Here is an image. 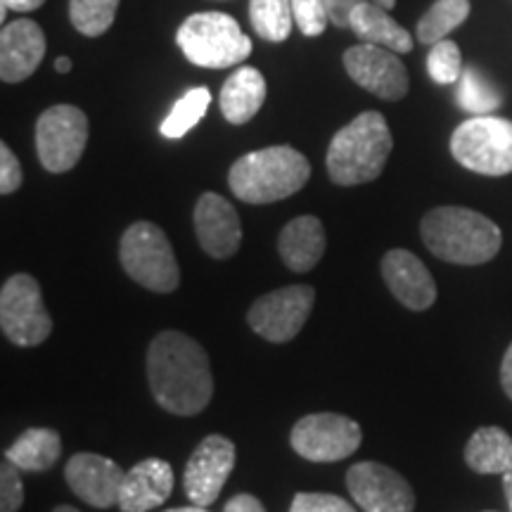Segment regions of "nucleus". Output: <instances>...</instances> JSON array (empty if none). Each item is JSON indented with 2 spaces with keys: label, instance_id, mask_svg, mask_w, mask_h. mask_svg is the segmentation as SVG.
Returning a JSON list of instances; mask_svg holds the SVG:
<instances>
[{
  "label": "nucleus",
  "instance_id": "nucleus-1",
  "mask_svg": "<svg viewBox=\"0 0 512 512\" xmlns=\"http://www.w3.org/2000/svg\"><path fill=\"white\" fill-rule=\"evenodd\" d=\"M147 382L164 411L190 418L202 413L214 396V375L200 342L176 330H164L147 349Z\"/></svg>",
  "mask_w": 512,
  "mask_h": 512
},
{
  "label": "nucleus",
  "instance_id": "nucleus-2",
  "mask_svg": "<svg viewBox=\"0 0 512 512\" xmlns=\"http://www.w3.org/2000/svg\"><path fill=\"white\" fill-rule=\"evenodd\" d=\"M422 242L441 261L479 266L501 252L503 233L494 221L465 207H437L420 223Z\"/></svg>",
  "mask_w": 512,
  "mask_h": 512
},
{
  "label": "nucleus",
  "instance_id": "nucleus-3",
  "mask_svg": "<svg viewBox=\"0 0 512 512\" xmlns=\"http://www.w3.org/2000/svg\"><path fill=\"white\" fill-rule=\"evenodd\" d=\"M392 131L380 112H363L342 126L328 147V176L332 183L351 185L370 183L380 178L392 155Z\"/></svg>",
  "mask_w": 512,
  "mask_h": 512
},
{
  "label": "nucleus",
  "instance_id": "nucleus-4",
  "mask_svg": "<svg viewBox=\"0 0 512 512\" xmlns=\"http://www.w3.org/2000/svg\"><path fill=\"white\" fill-rule=\"evenodd\" d=\"M311 164L290 145L254 150L230 166L228 185L247 204H271L292 197L309 183Z\"/></svg>",
  "mask_w": 512,
  "mask_h": 512
},
{
  "label": "nucleus",
  "instance_id": "nucleus-5",
  "mask_svg": "<svg viewBox=\"0 0 512 512\" xmlns=\"http://www.w3.org/2000/svg\"><path fill=\"white\" fill-rule=\"evenodd\" d=\"M176 43L188 62L204 69L235 67L252 55V38L226 12L190 15L178 29Z\"/></svg>",
  "mask_w": 512,
  "mask_h": 512
},
{
  "label": "nucleus",
  "instance_id": "nucleus-6",
  "mask_svg": "<svg viewBox=\"0 0 512 512\" xmlns=\"http://www.w3.org/2000/svg\"><path fill=\"white\" fill-rule=\"evenodd\" d=\"M119 261L126 275L150 292L169 294L181 285L174 247L166 233L150 221H136L121 235Z\"/></svg>",
  "mask_w": 512,
  "mask_h": 512
},
{
  "label": "nucleus",
  "instance_id": "nucleus-7",
  "mask_svg": "<svg viewBox=\"0 0 512 512\" xmlns=\"http://www.w3.org/2000/svg\"><path fill=\"white\" fill-rule=\"evenodd\" d=\"M451 155L475 174H512V121L491 114L465 119L451 136Z\"/></svg>",
  "mask_w": 512,
  "mask_h": 512
},
{
  "label": "nucleus",
  "instance_id": "nucleus-8",
  "mask_svg": "<svg viewBox=\"0 0 512 512\" xmlns=\"http://www.w3.org/2000/svg\"><path fill=\"white\" fill-rule=\"evenodd\" d=\"M0 328L17 347H38L53 332V318L43 302L41 285L29 273L5 280L0 290Z\"/></svg>",
  "mask_w": 512,
  "mask_h": 512
},
{
  "label": "nucleus",
  "instance_id": "nucleus-9",
  "mask_svg": "<svg viewBox=\"0 0 512 512\" xmlns=\"http://www.w3.org/2000/svg\"><path fill=\"white\" fill-rule=\"evenodd\" d=\"M88 145V119L79 107L55 105L36 121V155L50 174L72 171Z\"/></svg>",
  "mask_w": 512,
  "mask_h": 512
},
{
  "label": "nucleus",
  "instance_id": "nucleus-10",
  "mask_svg": "<svg viewBox=\"0 0 512 512\" xmlns=\"http://www.w3.org/2000/svg\"><path fill=\"white\" fill-rule=\"evenodd\" d=\"M363 441L356 420L339 413H311L294 422L290 444L311 463H339L354 456Z\"/></svg>",
  "mask_w": 512,
  "mask_h": 512
},
{
  "label": "nucleus",
  "instance_id": "nucleus-11",
  "mask_svg": "<svg viewBox=\"0 0 512 512\" xmlns=\"http://www.w3.org/2000/svg\"><path fill=\"white\" fill-rule=\"evenodd\" d=\"M316 290L311 285H287L259 297L247 313V323L256 335L273 344L290 342L309 320Z\"/></svg>",
  "mask_w": 512,
  "mask_h": 512
},
{
  "label": "nucleus",
  "instance_id": "nucleus-12",
  "mask_svg": "<svg viewBox=\"0 0 512 512\" xmlns=\"http://www.w3.org/2000/svg\"><path fill=\"white\" fill-rule=\"evenodd\" d=\"M347 489L363 512H413L415 494L399 472L382 463H356L347 472Z\"/></svg>",
  "mask_w": 512,
  "mask_h": 512
},
{
  "label": "nucleus",
  "instance_id": "nucleus-13",
  "mask_svg": "<svg viewBox=\"0 0 512 512\" xmlns=\"http://www.w3.org/2000/svg\"><path fill=\"white\" fill-rule=\"evenodd\" d=\"M344 69L363 91L373 93L375 98L396 102L408 93V72L403 67L399 53L373 46V43H358L344 53Z\"/></svg>",
  "mask_w": 512,
  "mask_h": 512
},
{
  "label": "nucleus",
  "instance_id": "nucleus-14",
  "mask_svg": "<svg viewBox=\"0 0 512 512\" xmlns=\"http://www.w3.org/2000/svg\"><path fill=\"white\" fill-rule=\"evenodd\" d=\"M235 467V444L221 434H209L192 451L183 472L185 496L207 508L219 498Z\"/></svg>",
  "mask_w": 512,
  "mask_h": 512
},
{
  "label": "nucleus",
  "instance_id": "nucleus-15",
  "mask_svg": "<svg viewBox=\"0 0 512 512\" xmlns=\"http://www.w3.org/2000/svg\"><path fill=\"white\" fill-rule=\"evenodd\" d=\"M124 477L126 472L112 458L98 456V453H76L64 467V479H67L69 489L83 503L100 510L119 505Z\"/></svg>",
  "mask_w": 512,
  "mask_h": 512
},
{
  "label": "nucleus",
  "instance_id": "nucleus-16",
  "mask_svg": "<svg viewBox=\"0 0 512 512\" xmlns=\"http://www.w3.org/2000/svg\"><path fill=\"white\" fill-rule=\"evenodd\" d=\"M195 233L200 247L211 259H230L240 249L242 223L226 197L204 192L195 204Z\"/></svg>",
  "mask_w": 512,
  "mask_h": 512
},
{
  "label": "nucleus",
  "instance_id": "nucleus-17",
  "mask_svg": "<svg viewBox=\"0 0 512 512\" xmlns=\"http://www.w3.org/2000/svg\"><path fill=\"white\" fill-rule=\"evenodd\" d=\"M382 278L406 309L425 311L437 302V283L432 273L408 249H389L382 256Z\"/></svg>",
  "mask_w": 512,
  "mask_h": 512
},
{
  "label": "nucleus",
  "instance_id": "nucleus-18",
  "mask_svg": "<svg viewBox=\"0 0 512 512\" xmlns=\"http://www.w3.org/2000/svg\"><path fill=\"white\" fill-rule=\"evenodd\" d=\"M46 57V34L34 19H17L0 34V79L19 83L36 72Z\"/></svg>",
  "mask_w": 512,
  "mask_h": 512
},
{
  "label": "nucleus",
  "instance_id": "nucleus-19",
  "mask_svg": "<svg viewBox=\"0 0 512 512\" xmlns=\"http://www.w3.org/2000/svg\"><path fill=\"white\" fill-rule=\"evenodd\" d=\"M174 491V467L162 458H145L126 472L119 494L121 512H150Z\"/></svg>",
  "mask_w": 512,
  "mask_h": 512
},
{
  "label": "nucleus",
  "instance_id": "nucleus-20",
  "mask_svg": "<svg viewBox=\"0 0 512 512\" xmlns=\"http://www.w3.org/2000/svg\"><path fill=\"white\" fill-rule=\"evenodd\" d=\"M328 238L316 216H297L283 228L278 238V252L283 264L294 273H309L323 259Z\"/></svg>",
  "mask_w": 512,
  "mask_h": 512
},
{
  "label": "nucleus",
  "instance_id": "nucleus-21",
  "mask_svg": "<svg viewBox=\"0 0 512 512\" xmlns=\"http://www.w3.org/2000/svg\"><path fill=\"white\" fill-rule=\"evenodd\" d=\"M349 27L363 43L389 48L399 55L413 50V36L392 19L389 10L380 8L373 0H363L361 5H356L349 17Z\"/></svg>",
  "mask_w": 512,
  "mask_h": 512
},
{
  "label": "nucleus",
  "instance_id": "nucleus-22",
  "mask_svg": "<svg viewBox=\"0 0 512 512\" xmlns=\"http://www.w3.org/2000/svg\"><path fill=\"white\" fill-rule=\"evenodd\" d=\"M266 100V79L259 69L240 67L228 81L223 83L219 105L221 114L230 124L240 126L256 117V112L264 107Z\"/></svg>",
  "mask_w": 512,
  "mask_h": 512
},
{
  "label": "nucleus",
  "instance_id": "nucleus-23",
  "mask_svg": "<svg viewBox=\"0 0 512 512\" xmlns=\"http://www.w3.org/2000/svg\"><path fill=\"white\" fill-rule=\"evenodd\" d=\"M465 463L479 475H505L512 467V437L501 427H479L465 446Z\"/></svg>",
  "mask_w": 512,
  "mask_h": 512
},
{
  "label": "nucleus",
  "instance_id": "nucleus-24",
  "mask_svg": "<svg viewBox=\"0 0 512 512\" xmlns=\"http://www.w3.org/2000/svg\"><path fill=\"white\" fill-rule=\"evenodd\" d=\"M62 456L60 434L50 427H31L5 451V458L24 472H46Z\"/></svg>",
  "mask_w": 512,
  "mask_h": 512
},
{
  "label": "nucleus",
  "instance_id": "nucleus-25",
  "mask_svg": "<svg viewBox=\"0 0 512 512\" xmlns=\"http://www.w3.org/2000/svg\"><path fill=\"white\" fill-rule=\"evenodd\" d=\"M470 0H437L418 22V41L434 46L470 17Z\"/></svg>",
  "mask_w": 512,
  "mask_h": 512
},
{
  "label": "nucleus",
  "instance_id": "nucleus-26",
  "mask_svg": "<svg viewBox=\"0 0 512 512\" xmlns=\"http://www.w3.org/2000/svg\"><path fill=\"white\" fill-rule=\"evenodd\" d=\"M249 22L264 41L283 43L294 24L292 0H249Z\"/></svg>",
  "mask_w": 512,
  "mask_h": 512
},
{
  "label": "nucleus",
  "instance_id": "nucleus-27",
  "mask_svg": "<svg viewBox=\"0 0 512 512\" xmlns=\"http://www.w3.org/2000/svg\"><path fill=\"white\" fill-rule=\"evenodd\" d=\"M458 105L465 112L482 117V114L496 112L503 105V95L477 67H465L458 81Z\"/></svg>",
  "mask_w": 512,
  "mask_h": 512
},
{
  "label": "nucleus",
  "instance_id": "nucleus-28",
  "mask_svg": "<svg viewBox=\"0 0 512 512\" xmlns=\"http://www.w3.org/2000/svg\"><path fill=\"white\" fill-rule=\"evenodd\" d=\"M209 102H211L209 88L204 86L190 88L181 100H176V105L171 107L169 117L162 121V126H159L162 136L169 140L183 138L185 133L192 131V128L204 119V114L209 110Z\"/></svg>",
  "mask_w": 512,
  "mask_h": 512
},
{
  "label": "nucleus",
  "instance_id": "nucleus-29",
  "mask_svg": "<svg viewBox=\"0 0 512 512\" xmlns=\"http://www.w3.org/2000/svg\"><path fill=\"white\" fill-rule=\"evenodd\" d=\"M119 0H69V19L79 34L102 36L114 24Z\"/></svg>",
  "mask_w": 512,
  "mask_h": 512
},
{
  "label": "nucleus",
  "instance_id": "nucleus-30",
  "mask_svg": "<svg viewBox=\"0 0 512 512\" xmlns=\"http://www.w3.org/2000/svg\"><path fill=\"white\" fill-rule=\"evenodd\" d=\"M463 55H460L458 43L444 41L430 46V55H427V72H430L432 81L439 86H448V83H458L463 76Z\"/></svg>",
  "mask_w": 512,
  "mask_h": 512
},
{
  "label": "nucleus",
  "instance_id": "nucleus-31",
  "mask_svg": "<svg viewBox=\"0 0 512 512\" xmlns=\"http://www.w3.org/2000/svg\"><path fill=\"white\" fill-rule=\"evenodd\" d=\"M292 15L299 31L309 38L320 36L330 24L325 0H292Z\"/></svg>",
  "mask_w": 512,
  "mask_h": 512
},
{
  "label": "nucleus",
  "instance_id": "nucleus-32",
  "mask_svg": "<svg viewBox=\"0 0 512 512\" xmlns=\"http://www.w3.org/2000/svg\"><path fill=\"white\" fill-rule=\"evenodd\" d=\"M24 503V484L19 467L8 458L0 465V512H17Z\"/></svg>",
  "mask_w": 512,
  "mask_h": 512
},
{
  "label": "nucleus",
  "instance_id": "nucleus-33",
  "mask_svg": "<svg viewBox=\"0 0 512 512\" xmlns=\"http://www.w3.org/2000/svg\"><path fill=\"white\" fill-rule=\"evenodd\" d=\"M290 512H356V508L335 494H297Z\"/></svg>",
  "mask_w": 512,
  "mask_h": 512
},
{
  "label": "nucleus",
  "instance_id": "nucleus-34",
  "mask_svg": "<svg viewBox=\"0 0 512 512\" xmlns=\"http://www.w3.org/2000/svg\"><path fill=\"white\" fill-rule=\"evenodd\" d=\"M22 181L24 171L17 155L8 145L0 143V192H3V195H12V192L22 188Z\"/></svg>",
  "mask_w": 512,
  "mask_h": 512
},
{
  "label": "nucleus",
  "instance_id": "nucleus-35",
  "mask_svg": "<svg viewBox=\"0 0 512 512\" xmlns=\"http://www.w3.org/2000/svg\"><path fill=\"white\" fill-rule=\"evenodd\" d=\"M361 3L363 0H325V8H328L332 27L347 29L351 12H354L356 5H361Z\"/></svg>",
  "mask_w": 512,
  "mask_h": 512
},
{
  "label": "nucleus",
  "instance_id": "nucleus-36",
  "mask_svg": "<svg viewBox=\"0 0 512 512\" xmlns=\"http://www.w3.org/2000/svg\"><path fill=\"white\" fill-rule=\"evenodd\" d=\"M223 512H266L264 505L256 496H249V494H238L233 496L230 501L226 503V508Z\"/></svg>",
  "mask_w": 512,
  "mask_h": 512
},
{
  "label": "nucleus",
  "instance_id": "nucleus-37",
  "mask_svg": "<svg viewBox=\"0 0 512 512\" xmlns=\"http://www.w3.org/2000/svg\"><path fill=\"white\" fill-rule=\"evenodd\" d=\"M501 384H503V392L512 399V344L505 351L503 363H501Z\"/></svg>",
  "mask_w": 512,
  "mask_h": 512
},
{
  "label": "nucleus",
  "instance_id": "nucleus-38",
  "mask_svg": "<svg viewBox=\"0 0 512 512\" xmlns=\"http://www.w3.org/2000/svg\"><path fill=\"white\" fill-rule=\"evenodd\" d=\"M43 3H46V0H0V5L12 12H34L41 8Z\"/></svg>",
  "mask_w": 512,
  "mask_h": 512
},
{
  "label": "nucleus",
  "instance_id": "nucleus-39",
  "mask_svg": "<svg viewBox=\"0 0 512 512\" xmlns=\"http://www.w3.org/2000/svg\"><path fill=\"white\" fill-rule=\"evenodd\" d=\"M55 72H60V74H67V72H72V60H69V57H57L55 60Z\"/></svg>",
  "mask_w": 512,
  "mask_h": 512
},
{
  "label": "nucleus",
  "instance_id": "nucleus-40",
  "mask_svg": "<svg viewBox=\"0 0 512 512\" xmlns=\"http://www.w3.org/2000/svg\"><path fill=\"white\" fill-rule=\"evenodd\" d=\"M503 489H505V496H508V501L512 503V467L503 475Z\"/></svg>",
  "mask_w": 512,
  "mask_h": 512
},
{
  "label": "nucleus",
  "instance_id": "nucleus-41",
  "mask_svg": "<svg viewBox=\"0 0 512 512\" xmlns=\"http://www.w3.org/2000/svg\"><path fill=\"white\" fill-rule=\"evenodd\" d=\"M164 512H209L207 508H202V505H188V508H171V510H164Z\"/></svg>",
  "mask_w": 512,
  "mask_h": 512
},
{
  "label": "nucleus",
  "instance_id": "nucleus-42",
  "mask_svg": "<svg viewBox=\"0 0 512 512\" xmlns=\"http://www.w3.org/2000/svg\"><path fill=\"white\" fill-rule=\"evenodd\" d=\"M373 3H377V5H380V8H384V10H392L394 5H396V0H373Z\"/></svg>",
  "mask_w": 512,
  "mask_h": 512
},
{
  "label": "nucleus",
  "instance_id": "nucleus-43",
  "mask_svg": "<svg viewBox=\"0 0 512 512\" xmlns=\"http://www.w3.org/2000/svg\"><path fill=\"white\" fill-rule=\"evenodd\" d=\"M53 512H81V510L72 508V505H57V508H55Z\"/></svg>",
  "mask_w": 512,
  "mask_h": 512
},
{
  "label": "nucleus",
  "instance_id": "nucleus-44",
  "mask_svg": "<svg viewBox=\"0 0 512 512\" xmlns=\"http://www.w3.org/2000/svg\"><path fill=\"white\" fill-rule=\"evenodd\" d=\"M510 508H512V503H510Z\"/></svg>",
  "mask_w": 512,
  "mask_h": 512
}]
</instances>
